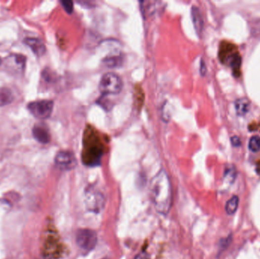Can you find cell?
<instances>
[{
    "mask_svg": "<svg viewBox=\"0 0 260 259\" xmlns=\"http://www.w3.org/2000/svg\"><path fill=\"white\" fill-rule=\"evenodd\" d=\"M151 195L157 212L167 215L172 208V193L171 183L165 170H161L152 179Z\"/></svg>",
    "mask_w": 260,
    "mask_h": 259,
    "instance_id": "1",
    "label": "cell"
},
{
    "mask_svg": "<svg viewBox=\"0 0 260 259\" xmlns=\"http://www.w3.org/2000/svg\"><path fill=\"white\" fill-rule=\"evenodd\" d=\"M104 142L94 128H86L83 137V159L89 165L98 164L104 153Z\"/></svg>",
    "mask_w": 260,
    "mask_h": 259,
    "instance_id": "2",
    "label": "cell"
},
{
    "mask_svg": "<svg viewBox=\"0 0 260 259\" xmlns=\"http://www.w3.org/2000/svg\"><path fill=\"white\" fill-rule=\"evenodd\" d=\"M219 58L224 64L230 66L238 76L241 66V57L234 45L223 42L219 51Z\"/></svg>",
    "mask_w": 260,
    "mask_h": 259,
    "instance_id": "3",
    "label": "cell"
},
{
    "mask_svg": "<svg viewBox=\"0 0 260 259\" xmlns=\"http://www.w3.org/2000/svg\"><path fill=\"white\" fill-rule=\"evenodd\" d=\"M123 87L122 79L115 73H106L101 77L99 83V89L104 95L119 94L122 91Z\"/></svg>",
    "mask_w": 260,
    "mask_h": 259,
    "instance_id": "4",
    "label": "cell"
},
{
    "mask_svg": "<svg viewBox=\"0 0 260 259\" xmlns=\"http://www.w3.org/2000/svg\"><path fill=\"white\" fill-rule=\"evenodd\" d=\"M85 203L86 209L92 213L98 214L104 209L105 199L101 191L94 188H88L86 191Z\"/></svg>",
    "mask_w": 260,
    "mask_h": 259,
    "instance_id": "5",
    "label": "cell"
},
{
    "mask_svg": "<svg viewBox=\"0 0 260 259\" xmlns=\"http://www.w3.org/2000/svg\"><path fill=\"white\" fill-rule=\"evenodd\" d=\"M76 239L78 246L85 252L93 250L97 243V234L92 229H79L76 233Z\"/></svg>",
    "mask_w": 260,
    "mask_h": 259,
    "instance_id": "6",
    "label": "cell"
},
{
    "mask_svg": "<svg viewBox=\"0 0 260 259\" xmlns=\"http://www.w3.org/2000/svg\"><path fill=\"white\" fill-rule=\"evenodd\" d=\"M28 109L35 117L40 119L49 118L53 112V102L50 100H41L28 104Z\"/></svg>",
    "mask_w": 260,
    "mask_h": 259,
    "instance_id": "7",
    "label": "cell"
},
{
    "mask_svg": "<svg viewBox=\"0 0 260 259\" xmlns=\"http://www.w3.org/2000/svg\"><path fill=\"white\" fill-rule=\"evenodd\" d=\"M55 164L61 170H70L76 167L77 160L73 152L62 150L56 154Z\"/></svg>",
    "mask_w": 260,
    "mask_h": 259,
    "instance_id": "8",
    "label": "cell"
},
{
    "mask_svg": "<svg viewBox=\"0 0 260 259\" xmlns=\"http://www.w3.org/2000/svg\"><path fill=\"white\" fill-rule=\"evenodd\" d=\"M26 57L22 54H11L5 60V66L12 73H21L25 70Z\"/></svg>",
    "mask_w": 260,
    "mask_h": 259,
    "instance_id": "9",
    "label": "cell"
},
{
    "mask_svg": "<svg viewBox=\"0 0 260 259\" xmlns=\"http://www.w3.org/2000/svg\"><path fill=\"white\" fill-rule=\"evenodd\" d=\"M25 44L28 45L32 51L37 55V56H42L46 52V46L44 43L39 38L36 37H26L24 40Z\"/></svg>",
    "mask_w": 260,
    "mask_h": 259,
    "instance_id": "10",
    "label": "cell"
},
{
    "mask_svg": "<svg viewBox=\"0 0 260 259\" xmlns=\"http://www.w3.org/2000/svg\"><path fill=\"white\" fill-rule=\"evenodd\" d=\"M192 20H193V26L196 34L199 37H201L203 33V26H204V22H203V15H202L201 11L196 5H193L191 9Z\"/></svg>",
    "mask_w": 260,
    "mask_h": 259,
    "instance_id": "11",
    "label": "cell"
},
{
    "mask_svg": "<svg viewBox=\"0 0 260 259\" xmlns=\"http://www.w3.org/2000/svg\"><path fill=\"white\" fill-rule=\"evenodd\" d=\"M124 56L122 53H112L107 55L103 59L102 63L108 68H119L124 63Z\"/></svg>",
    "mask_w": 260,
    "mask_h": 259,
    "instance_id": "12",
    "label": "cell"
},
{
    "mask_svg": "<svg viewBox=\"0 0 260 259\" xmlns=\"http://www.w3.org/2000/svg\"><path fill=\"white\" fill-rule=\"evenodd\" d=\"M33 136L40 143L47 144L50 141L49 131L43 126H35L33 129Z\"/></svg>",
    "mask_w": 260,
    "mask_h": 259,
    "instance_id": "13",
    "label": "cell"
},
{
    "mask_svg": "<svg viewBox=\"0 0 260 259\" xmlns=\"http://www.w3.org/2000/svg\"><path fill=\"white\" fill-rule=\"evenodd\" d=\"M234 107H235L236 113L239 116H244L250 111L251 101H249L247 98H239L235 101Z\"/></svg>",
    "mask_w": 260,
    "mask_h": 259,
    "instance_id": "14",
    "label": "cell"
},
{
    "mask_svg": "<svg viewBox=\"0 0 260 259\" xmlns=\"http://www.w3.org/2000/svg\"><path fill=\"white\" fill-rule=\"evenodd\" d=\"M14 95L9 88L2 87L0 88V107L6 106L13 101Z\"/></svg>",
    "mask_w": 260,
    "mask_h": 259,
    "instance_id": "15",
    "label": "cell"
},
{
    "mask_svg": "<svg viewBox=\"0 0 260 259\" xmlns=\"http://www.w3.org/2000/svg\"><path fill=\"white\" fill-rule=\"evenodd\" d=\"M239 205V197L237 195L233 196L231 199L227 201L225 205V211L227 215H234L237 212Z\"/></svg>",
    "mask_w": 260,
    "mask_h": 259,
    "instance_id": "16",
    "label": "cell"
},
{
    "mask_svg": "<svg viewBox=\"0 0 260 259\" xmlns=\"http://www.w3.org/2000/svg\"><path fill=\"white\" fill-rule=\"evenodd\" d=\"M249 149L253 152H257L260 150V137L258 136H254L251 138L249 142Z\"/></svg>",
    "mask_w": 260,
    "mask_h": 259,
    "instance_id": "17",
    "label": "cell"
},
{
    "mask_svg": "<svg viewBox=\"0 0 260 259\" xmlns=\"http://www.w3.org/2000/svg\"><path fill=\"white\" fill-rule=\"evenodd\" d=\"M224 177L227 179L229 183L234 181L236 177V169L234 166H230L226 169Z\"/></svg>",
    "mask_w": 260,
    "mask_h": 259,
    "instance_id": "18",
    "label": "cell"
},
{
    "mask_svg": "<svg viewBox=\"0 0 260 259\" xmlns=\"http://www.w3.org/2000/svg\"><path fill=\"white\" fill-rule=\"evenodd\" d=\"M61 4L67 13L71 14L73 12V2L64 0V1H61Z\"/></svg>",
    "mask_w": 260,
    "mask_h": 259,
    "instance_id": "19",
    "label": "cell"
},
{
    "mask_svg": "<svg viewBox=\"0 0 260 259\" xmlns=\"http://www.w3.org/2000/svg\"><path fill=\"white\" fill-rule=\"evenodd\" d=\"M231 144L234 147H240L241 146V142L237 136H233L231 139Z\"/></svg>",
    "mask_w": 260,
    "mask_h": 259,
    "instance_id": "20",
    "label": "cell"
},
{
    "mask_svg": "<svg viewBox=\"0 0 260 259\" xmlns=\"http://www.w3.org/2000/svg\"><path fill=\"white\" fill-rule=\"evenodd\" d=\"M206 71H207V69H206V63H205L204 60H201L200 62V74L202 76H204L206 74Z\"/></svg>",
    "mask_w": 260,
    "mask_h": 259,
    "instance_id": "21",
    "label": "cell"
},
{
    "mask_svg": "<svg viewBox=\"0 0 260 259\" xmlns=\"http://www.w3.org/2000/svg\"><path fill=\"white\" fill-rule=\"evenodd\" d=\"M135 259H150L149 255L148 253L142 252L135 256Z\"/></svg>",
    "mask_w": 260,
    "mask_h": 259,
    "instance_id": "22",
    "label": "cell"
},
{
    "mask_svg": "<svg viewBox=\"0 0 260 259\" xmlns=\"http://www.w3.org/2000/svg\"><path fill=\"white\" fill-rule=\"evenodd\" d=\"M257 173H258L259 175H260V164H258V166H257Z\"/></svg>",
    "mask_w": 260,
    "mask_h": 259,
    "instance_id": "23",
    "label": "cell"
},
{
    "mask_svg": "<svg viewBox=\"0 0 260 259\" xmlns=\"http://www.w3.org/2000/svg\"><path fill=\"white\" fill-rule=\"evenodd\" d=\"M1 64H2V60L0 58V66H1Z\"/></svg>",
    "mask_w": 260,
    "mask_h": 259,
    "instance_id": "24",
    "label": "cell"
},
{
    "mask_svg": "<svg viewBox=\"0 0 260 259\" xmlns=\"http://www.w3.org/2000/svg\"></svg>",
    "mask_w": 260,
    "mask_h": 259,
    "instance_id": "25",
    "label": "cell"
}]
</instances>
